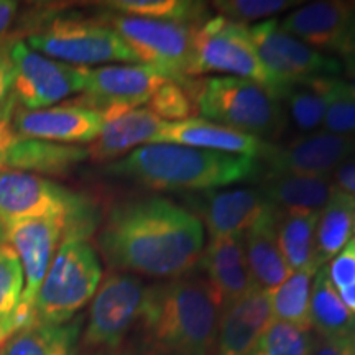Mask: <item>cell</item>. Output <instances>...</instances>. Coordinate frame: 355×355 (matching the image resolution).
<instances>
[{
  "mask_svg": "<svg viewBox=\"0 0 355 355\" xmlns=\"http://www.w3.org/2000/svg\"><path fill=\"white\" fill-rule=\"evenodd\" d=\"M99 248L114 268L152 278H180L199 263L201 220L165 198L117 204L102 225Z\"/></svg>",
  "mask_w": 355,
  "mask_h": 355,
  "instance_id": "obj_1",
  "label": "cell"
},
{
  "mask_svg": "<svg viewBox=\"0 0 355 355\" xmlns=\"http://www.w3.org/2000/svg\"><path fill=\"white\" fill-rule=\"evenodd\" d=\"M259 159L173 144L135 148L105 168L109 175L152 189L207 191L260 176Z\"/></svg>",
  "mask_w": 355,
  "mask_h": 355,
  "instance_id": "obj_2",
  "label": "cell"
},
{
  "mask_svg": "<svg viewBox=\"0 0 355 355\" xmlns=\"http://www.w3.org/2000/svg\"><path fill=\"white\" fill-rule=\"evenodd\" d=\"M220 309L206 279L153 285L144 327L152 355H214Z\"/></svg>",
  "mask_w": 355,
  "mask_h": 355,
  "instance_id": "obj_3",
  "label": "cell"
},
{
  "mask_svg": "<svg viewBox=\"0 0 355 355\" xmlns=\"http://www.w3.org/2000/svg\"><path fill=\"white\" fill-rule=\"evenodd\" d=\"M183 86L202 121L257 139H277L288 125L285 107L268 89L247 79L184 78Z\"/></svg>",
  "mask_w": 355,
  "mask_h": 355,
  "instance_id": "obj_4",
  "label": "cell"
},
{
  "mask_svg": "<svg viewBox=\"0 0 355 355\" xmlns=\"http://www.w3.org/2000/svg\"><path fill=\"white\" fill-rule=\"evenodd\" d=\"M102 266L86 239L66 237L58 248L35 301L33 324L61 326L94 298Z\"/></svg>",
  "mask_w": 355,
  "mask_h": 355,
  "instance_id": "obj_5",
  "label": "cell"
},
{
  "mask_svg": "<svg viewBox=\"0 0 355 355\" xmlns=\"http://www.w3.org/2000/svg\"><path fill=\"white\" fill-rule=\"evenodd\" d=\"M206 73H229L268 89L279 101L282 86L265 68L257 53L248 26L234 24L224 17H207L194 26L193 55L188 76Z\"/></svg>",
  "mask_w": 355,
  "mask_h": 355,
  "instance_id": "obj_6",
  "label": "cell"
},
{
  "mask_svg": "<svg viewBox=\"0 0 355 355\" xmlns=\"http://www.w3.org/2000/svg\"><path fill=\"white\" fill-rule=\"evenodd\" d=\"M66 217L69 237L84 239L94 227L91 206L83 196L30 173L0 171V224L8 229L17 222Z\"/></svg>",
  "mask_w": 355,
  "mask_h": 355,
  "instance_id": "obj_7",
  "label": "cell"
},
{
  "mask_svg": "<svg viewBox=\"0 0 355 355\" xmlns=\"http://www.w3.org/2000/svg\"><path fill=\"white\" fill-rule=\"evenodd\" d=\"M32 50L61 63L83 66L130 63L140 60L121 35L107 24L91 20L58 19L25 40Z\"/></svg>",
  "mask_w": 355,
  "mask_h": 355,
  "instance_id": "obj_8",
  "label": "cell"
},
{
  "mask_svg": "<svg viewBox=\"0 0 355 355\" xmlns=\"http://www.w3.org/2000/svg\"><path fill=\"white\" fill-rule=\"evenodd\" d=\"M150 290L139 277L110 273L97 288L92 300L83 344L89 349L114 350L144 321Z\"/></svg>",
  "mask_w": 355,
  "mask_h": 355,
  "instance_id": "obj_9",
  "label": "cell"
},
{
  "mask_svg": "<svg viewBox=\"0 0 355 355\" xmlns=\"http://www.w3.org/2000/svg\"><path fill=\"white\" fill-rule=\"evenodd\" d=\"M168 79L173 78L152 64L102 66L89 69L86 87L69 102L94 110L107 123L146 104Z\"/></svg>",
  "mask_w": 355,
  "mask_h": 355,
  "instance_id": "obj_10",
  "label": "cell"
},
{
  "mask_svg": "<svg viewBox=\"0 0 355 355\" xmlns=\"http://www.w3.org/2000/svg\"><path fill=\"white\" fill-rule=\"evenodd\" d=\"M107 25L125 40L140 63L157 66L176 81L189 78L193 35L198 24L112 15Z\"/></svg>",
  "mask_w": 355,
  "mask_h": 355,
  "instance_id": "obj_11",
  "label": "cell"
},
{
  "mask_svg": "<svg viewBox=\"0 0 355 355\" xmlns=\"http://www.w3.org/2000/svg\"><path fill=\"white\" fill-rule=\"evenodd\" d=\"M10 56L15 68L17 102L25 110L53 107L69 96L81 94L86 87L91 68L40 55L24 40H10Z\"/></svg>",
  "mask_w": 355,
  "mask_h": 355,
  "instance_id": "obj_12",
  "label": "cell"
},
{
  "mask_svg": "<svg viewBox=\"0 0 355 355\" xmlns=\"http://www.w3.org/2000/svg\"><path fill=\"white\" fill-rule=\"evenodd\" d=\"M7 242L19 255L24 270V293L17 313V331L33 324L35 301L58 245L71 234V220L66 217H48L17 222L6 229Z\"/></svg>",
  "mask_w": 355,
  "mask_h": 355,
  "instance_id": "obj_13",
  "label": "cell"
},
{
  "mask_svg": "<svg viewBox=\"0 0 355 355\" xmlns=\"http://www.w3.org/2000/svg\"><path fill=\"white\" fill-rule=\"evenodd\" d=\"M248 35L261 63L282 86V92L290 83L321 76L337 78L340 73L339 61L288 35L278 20L248 26Z\"/></svg>",
  "mask_w": 355,
  "mask_h": 355,
  "instance_id": "obj_14",
  "label": "cell"
},
{
  "mask_svg": "<svg viewBox=\"0 0 355 355\" xmlns=\"http://www.w3.org/2000/svg\"><path fill=\"white\" fill-rule=\"evenodd\" d=\"M355 157V137L314 132L286 145H273L263 158L266 175L331 176Z\"/></svg>",
  "mask_w": 355,
  "mask_h": 355,
  "instance_id": "obj_15",
  "label": "cell"
},
{
  "mask_svg": "<svg viewBox=\"0 0 355 355\" xmlns=\"http://www.w3.org/2000/svg\"><path fill=\"white\" fill-rule=\"evenodd\" d=\"M105 121L94 110L64 102L40 110H19L12 127L19 139L53 141V144H89L101 135Z\"/></svg>",
  "mask_w": 355,
  "mask_h": 355,
  "instance_id": "obj_16",
  "label": "cell"
},
{
  "mask_svg": "<svg viewBox=\"0 0 355 355\" xmlns=\"http://www.w3.org/2000/svg\"><path fill=\"white\" fill-rule=\"evenodd\" d=\"M282 30L319 50L345 55L355 33L354 2H313L279 21Z\"/></svg>",
  "mask_w": 355,
  "mask_h": 355,
  "instance_id": "obj_17",
  "label": "cell"
},
{
  "mask_svg": "<svg viewBox=\"0 0 355 355\" xmlns=\"http://www.w3.org/2000/svg\"><path fill=\"white\" fill-rule=\"evenodd\" d=\"M199 263L220 313L257 288L248 268L243 234L211 239Z\"/></svg>",
  "mask_w": 355,
  "mask_h": 355,
  "instance_id": "obj_18",
  "label": "cell"
},
{
  "mask_svg": "<svg viewBox=\"0 0 355 355\" xmlns=\"http://www.w3.org/2000/svg\"><path fill=\"white\" fill-rule=\"evenodd\" d=\"M186 202L201 216L211 239L243 234L268 206L263 194L254 188L207 189L191 194Z\"/></svg>",
  "mask_w": 355,
  "mask_h": 355,
  "instance_id": "obj_19",
  "label": "cell"
},
{
  "mask_svg": "<svg viewBox=\"0 0 355 355\" xmlns=\"http://www.w3.org/2000/svg\"><path fill=\"white\" fill-rule=\"evenodd\" d=\"M157 144L183 145L191 146V148L241 155V157H250L255 159H263L273 148V144H270V141L247 135L243 132L232 130L229 127L202 121V119L165 122V125L158 133Z\"/></svg>",
  "mask_w": 355,
  "mask_h": 355,
  "instance_id": "obj_20",
  "label": "cell"
},
{
  "mask_svg": "<svg viewBox=\"0 0 355 355\" xmlns=\"http://www.w3.org/2000/svg\"><path fill=\"white\" fill-rule=\"evenodd\" d=\"M273 321L270 293L255 288L220 313L217 355H247Z\"/></svg>",
  "mask_w": 355,
  "mask_h": 355,
  "instance_id": "obj_21",
  "label": "cell"
},
{
  "mask_svg": "<svg viewBox=\"0 0 355 355\" xmlns=\"http://www.w3.org/2000/svg\"><path fill=\"white\" fill-rule=\"evenodd\" d=\"M277 207L268 202L265 211L243 232V245L255 286L273 291L293 273L283 259L277 234Z\"/></svg>",
  "mask_w": 355,
  "mask_h": 355,
  "instance_id": "obj_22",
  "label": "cell"
},
{
  "mask_svg": "<svg viewBox=\"0 0 355 355\" xmlns=\"http://www.w3.org/2000/svg\"><path fill=\"white\" fill-rule=\"evenodd\" d=\"M165 121L158 119L148 109H135L110 121L102 128L101 135L87 148L89 158L97 163L123 158L141 145L157 144L158 133Z\"/></svg>",
  "mask_w": 355,
  "mask_h": 355,
  "instance_id": "obj_23",
  "label": "cell"
},
{
  "mask_svg": "<svg viewBox=\"0 0 355 355\" xmlns=\"http://www.w3.org/2000/svg\"><path fill=\"white\" fill-rule=\"evenodd\" d=\"M259 191L282 212H321L337 188L331 176L265 175Z\"/></svg>",
  "mask_w": 355,
  "mask_h": 355,
  "instance_id": "obj_24",
  "label": "cell"
},
{
  "mask_svg": "<svg viewBox=\"0 0 355 355\" xmlns=\"http://www.w3.org/2000/svg\"><path fill=\"white\" fill-rule=\"evenodd\" d=\"M89 158L87 148L53 141L17 139L7 152L3 170H15L30 175H66Z\"/></svg>",
  "mask_w": 355,
  "mask_h": 355,
  "instance_id": "obj_25",
  "label": "cell"
},
{
  "mask_svg": "<svg viewBox=\"0 0 355 355\" xmlns=\"http://www.w3.org/2000/svg\"><path fill=\"white\" fill-rule=\"evenodd\" d=\"M339 78H309L286 84L279 102L285 107L286 117L300 132L311 133L322 125L332 91Z\"/></svg>",
  "mask_w": 355,
  "mask_h": 355,
  "instance_id": "obj_26",
  "label": "cell"
},
{
  "mask_svg": "<svg viewBox=\"0 0 355 355\" xmlns=\"http://www.w3.org/2000/svg\"><path fill=\"white\" fill-rule=\"evenodd\" d=\"M311 327L322 339H347L355 337V316L343 303L339 293L332 286L326 266L314 275L311 285Z\"/></svg>",
  "mask_w": 355,
  "mask_h": 355,
  "instance_id": "obj_27",
  "label": "cell"
},
{
  "mask_svg": "<svg viewBox=\"0 0 355 355\" xmlns=\"http://www.w3.org/2000/svg\"><path fill=\"white\" fill-rule=\"evenodd\" d=\"M355 220V196L336 191L331 201L319 212L314 239V263L318 268L334 259L350 241Z\"/></svg>",
  "mask_w": 355,
  "mask_h": 355,
  "instance_id": "obj_28",
  "label": "cell"
},
{
  "mask_svg": "<svg viewBox=\"0 0 355 355\" xmlns=\"http://www.w3.org/2000/svg\"><path fill=\"white\" fill-rule=\"evenodd\" d=\"M79 329V322L61 326L30 324L13 332L0 345V355H74Z\"/></svg>",
  "mask_w": 355,
  "mask_h": 355,
  "instance_id": "obj_29",
  "label": "cell"
},
{
  "mask_svg": "<svg viewBox=\"0 0 355 355\" xmlns=\"http://www.w3.org/2000/svg\"><path fill=\"white\" fill-rule=\"evenodd\" d=\"M318 220L319 212L278 211V243L283 259L291 272H301L306 268L319 270L314 263V239H316Z\"/></svg>",
  "mask_w": 355,
  "mask_h": 355,
  "instance_id": "obj_30",
  "label": "cell"
},
{
  "mask_svg": "<svg viewBox=\"0 0 355 355\" xmlns=\"http://www.w3.org/2000/svg\"><path fill=\"white\" fill-rule=\"evenodd\" d=\"M316 268H306L293 272L285 282L273 291H270L275 321H282L298 327L301 331H311V285H313Z\"/></svg>",
  "mask_w": 355,
  "mask_h": 355,
  "instance_id": "obj_31",
  "label": "cell"
},
{
  "mask_svg": "<svg viewBox=\"0 0 355 355\" xmlns=\"http://www.w3.org/2000/svg\"><path fill=\"white\" fill-rule=\"evenodd\" d=\"M24 285L19 255L8 242L0 243V345L17 332V313Z\"/></svg>",
  "mask_w": 355,
  "mask_h": 355,
  "instance_id": "obj_32",
  "label": "cell"
},
{
  "mask_svg": "<svg viewBox=\"0 0 355 355\" xmlns=\"http://www.w3.org/2000/svg\"><path fill=\"white\" fill-rule=\"evenodd\" d=\"M105 6L123 13V15L140 17V19L199 24L209 17L206 3L186 2V0H114Z\"/></svg>",
  "mask_w": 355,
  "mask_h": 355,
  "instance_id": "obj_33",
  "label": "cell"
},
{
  "mask_svg": "<svg viewBox=\"0 0 355 355\" xmlns=\"http://www.w3.org/2000/svg\"><path fill=\"white\" fill-rule=\"evenodd\" d=\"M318 340L311 331L273 321L247 355H313Z\"/></svg>",
  "mask_w": 355,
  "mask_h": 355,
  "instance_id": "obj_34",
  "label": "cell"
},
{
  "mask_svg": "<svg viewBox=\"0 0 355 355\" xmlns=\"http://www.w3.org/2000/svg\"><path fill=\"white\" fill-rule=\"evenodd\" d=\"M183 79H168L163 83L146 102V109L165 122H183L194 119L198 112L181 83Z\"/></svg>",
  "mask_w": 355,
  "mask_h": 355,
  "instance_id": "obj_35",
  "label": "cell"
},
{
  "mask_svg": "<svg viewBox=\"0 0 355 355\" xmlns=\"http://www.w3.org/2000/svg\"><path fill=\"white\" fill-rule=\"evenodd\" d=\"M321 127L334 135L355 137V84L337 79Z\"/></svg>",
  "mask_w": 355,
  "mask_h": 355,
  "instance_id": "obj_36",
  "label": "cell"
},
{
  "mask_svg": "<svg viewBox=\"0 0 355 355\" xmlns=\"http://www.w3.org/2000/svg\"><path fill=\"white\" fill-rule=\"evenodd\" d=\"M296 6H303V3L291 2V0H217L212 3L214 10L219 12L220 17L241 25L266 19Z\"/></svg>",
  "mask_w": 355,
  "mask_h": 355,
  "instance_id": "obj_37",
  "label": "cell"
},
{
  "mask_svg": "<svg viewBox=\"0 0 355 355\" xmlns=\"http://www.w3.org/2000/svg\"><path fill=\"white\" fill-rule=\"evenodd\" d=\"M15 105V68L10 56V42H3L0 43V121L12 122Z\"/></svg>",
  "mask_w": 355,
  "mask_h": 355,
  "instance_id": "obj_38",
  "label": "cell"
},
{
  "mask_svg": "<svg viewBox=\"0 0 355 355\" xmlns=\"http://www.w3.org/2000/svg\"><path fill=\"white\" fill-rule=\"evenodd\" d=\"M329 279L337 291L355 282V239L347 242L343 250L331 260Z\"/></svg>",
  "mask_w": 355,
  "mask_h": 355,
  "instance_id": "obj_39",
  "label": "cell"
},
{
  "mask_svg": "<svg viewBox=\"0 0 355 355\" xmlns=\"http://www.w3.org/2000/svg\"><path fill=\"white\" fill-rule=\"evenodd\" d=\"M331 178L332 181H334L337 189L355 196V157L349 158L347 162H344L343 165L332 173Z\"/></svg>",
  "mask_w": 355,
  "mask_h": 355,
  "instance_id": "obj_40",
  "label": "cell"
},
{
  "mask_svg": "<svg viewBox=\"0 0 355 355\" xmlns=\"http://www.w3.org/2000/svg\"><path fill=\"white\" fill-rule=\"evenodd\" d=\"M313 355H355V337L347 339H322L316 345Z\"/></svg>",
  "mask_w": 355,
  "mask_h": 355,
  "instance_id": "obj_41",
  "label": "cell"
},
{
  "mask_svg": "<svg viewBox=\"0 0 355 355\" xmlns=\"http://www.w3.org/2000/svg\"><path fill=\"white\" fill-rule=\"evenodd\" d=\"M17 139L19 137H17L15 130H13L12 122L0 121V171L3 170V162H6L7 152L15 144Z\"/></svg>",
  "mask_w": 355,
  "mask_h": 355,
  "instance_id": "obj_42",
  "label": "cell"
},
{
  "mask_svg": "<svg viewBox=\"0 0 355 355\" xmlns=\"http://www.w3.org/2000/svg\"><path fill=\"white\" fill-rule=\"evenodd\" d=\"M19 12V3L12 0H0V40L6 37Z\"/></svg>",
  "mask_w": 355,
  "mask_h": 355,
  "instance_id": "obj_43",
  "label": "cell"
},
{
  "mask_svg": "<svg viewBox=\"0 0 355 355\" xmlns=\"http://www.w3.org/2000/svg\"><path fill=\"white\" fill-rule=\"evenodd\" d=\"M337 293H339V296H340V300H343V303L347 306V309L355 316V282L352 283V285L345 286V288H343V290H339Z\"/></svg>",
  "mask_w": 355,
  "mask_h": 355,
  "instance_id": "obj_44",
  "label": "cell"
},
{
  "mask_svg": "<svg viewBox=\"0 0 355 355\" xmlns=\"http://www.w3.org/2000/svg\"><path fill=\"white\" fill-rule=\"evenodd\" d=\"M344 56L347 58V60L350 61V63H352V66L355 68V33H354V37H352V42H350V44H349V50H347V53H345Z\"/></svg>",
  "mask_w": 355,
  "mask_h": 355,
  "instance_id": "obj_45",
  "label": "cell"
},
{
  "mask_svg": "<svg viewBox=\"0 0 355 355\" xmlns=\"http://www.w3.org/2000/svg\"><path fill=\"white\" fill-rule=\"evenodd\" d=\"M3 242H7V232H6V229H3V225L0 224V243H3Z\"/></svg>",
  "mask_w": 355,
  "mask_h": 355,
  "instance_id": "obj_46",
  "label": "cell"
},
{
  "mask_svg": "<svg viewBox=\"0 0 355 355\" xmlns=\"http://www.w3.org/2000/svg\"><path fill=\"white\" fill-rule=\"evenodd\" d=\"M144 355H152V354H150V352H146V354H144Z\"/></svg>",
  "mask_w": 355,
  "mask_h": 355,
  "instance_id": "obj_47",
  "label": "cell"
},
{
  "mask_svg": "<svg viewBox=\"0 0 355 355\" xmlns=\"http://www.w3.org/2000/svg\"><path fill=\"white\" fill-rule=\"evenodd\" d=\"M354 230H355V220H354Z\"/></svg>",
  "mask_w": 355,
  "mask_h": 355,
  "instance_id": "obj_48",
  "label": "cell"
},
{
  "mask_svg": "<svg viewBox=\"0 0 355 355\" xmlns=\"http://www.w3.org/2000/svg\"><path fill=\"white\" fill-rule=\"evenodd\" d=\"M354 7H355V2H354Z\"/></svg>",
  "mask_w": 355,
  "mask_h": 355,
  "instance_id": "obj_49",
  "label": "cell"
}]
</instances>
